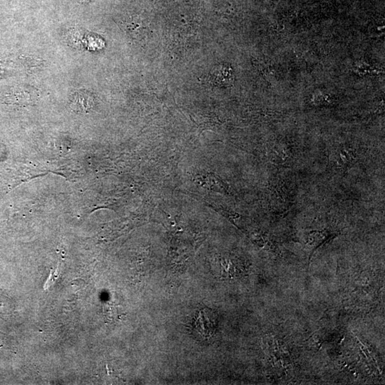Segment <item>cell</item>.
<instances>
[{
	"label": "cell",
	"instance_id": "6da1fadb",
	"mask_svg": "<svg viewBox=\"0 0 385 385\" xmlns=\"http://www.w3.org/2000/svg\"><path fill=\"white\" fill-rule=\"evenodd\" d=\"M193 329L198 335L201 336L204 339H209L216 333V317L208 309L200 310L193 323Z\"/></svg>",
	"mask_w": 385,
	"mask_h": 385
},
{
	"label": "cell",
	"instance_id": "7a4b0ae2",
	"mask_svg": "<svg viewBox=\"0 0 385 385\" xmlns=\"http://www.w3.org/2000/svg\"><path fill=\"white\" fill-rule=\"evenodd\" d=\"M357 156L356 151L352 150L343 149L337 151H331L329 156L330 164L337 168V169L346 172L357 162Z\"/></svg>",
	"mask_w": 385,
	"mask_h": 385
},
{
	"label": "cell",
	"instance_id": "3957f363",
	"mask_svg": "<svg viewBox=\"0 0 385 385\" xmlns=\"http://www.w3.org/2000/svg\"><path fill=\"white\" fill-rule=\"evenodd\" d=\"M95 102V97L87 91H79L73 95L70 105L73 109L78 111H89Z\"/></svg>",
	"mask_w": 385,
	"mask_h": 385
},
{
	"label": "cell",
	"instance_id": "277c9868",
	"mask_svg": "<svg viewBox=\"0 0 385 385\" xmlns=\"http://www.w3.org/2000/svg\"><path fill=\"white\" fill-rule=\"evenodd\" d=\"M334 236L331 233L324 231H312L309 233L308 237V242L310 245H314L315 249L321 246L322 244L326 242L327 240L330 239Z\"/></svg>",
	"mask_w": 385,
	"mask_h": 385
},
{
	"label": "cell",
	"instance_id": "5b68a950",
	"mask_svg": "<svg viewBox=\"0 0 385 385\" xmlns=\"http://www.w3.org/2000/svg\"><path fill=\"white\" fill-rule=\"evenodd\" d=\"M82 1H89V0H82Z\"/></svg>",
	"mask_w": 385,
	"mask_h": 385
}]
</instances>
